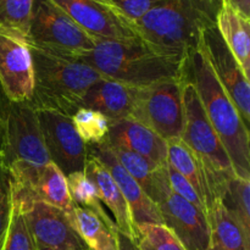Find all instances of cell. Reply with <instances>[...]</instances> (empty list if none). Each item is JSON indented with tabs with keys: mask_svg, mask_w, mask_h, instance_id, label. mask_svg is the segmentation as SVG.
I'll return each instance as SVG.
<instances>
[{
	"mask_svg": "<svg viewBox=\"0 0 250 250\" xmlns=\"http://www.w3.org/2000/svg\"><path fill=\"white\" fill-rule=\"evenodd\" d=\"M185 80L164 81L136 88L129 117L150 128L166 142L181 138L185 121Z\"/></svg>",
	"mask_w": 250,
	"mask_h": 250,
	"instance_id": "cell-9",
	"label": "cell"
},
{
	"mask_svg": "<svg viewBox=\"0 0 250 250\" xmlns=\"http://www.w3.org/2000/svg\"><path fill=\"white\" fill-rule=\"evenodd\" d=\"M136 250H187L175 233L164 224H141L136 226Z\"/></svg>",
	"mask_w": 250,
	"mask_h": 250,
	"instance_id": "cell-25",
	"label": "cell"
},
{
	"mask_svg": "<svg viewBox=\"0 0 250 250\" xmlns=\"http://www.w3.org/2000/svg\"><path fill=\"white\" fill-rule=\"evenodd\" d=\"M105 142L111 146L128 149L158 166L166 165L167 142L131 117L110 124L109 134Z\"/></svg>",
	"mask_w": 250,
	"mask_h": 250,
	"instance_id": "cell-17",
	"label": "cell"
},
{
	"mask_svg": "<svg viewBox=\"0 0 250 250\" xmlns=\"http://www.w3.org/2000/svg\"><path fill=\"white\" fill-rule=\"evenodd\" d=\"M95 41L51 0H34L26 38L28 45L78 60L94 48Z\"/></svg>",
	"mask_w": 250,
	"mask_h": 250,
	"instance_id": "cell-7",
	"label": "cell"
},
{
	"mask_svg": "<svg viewBox=\"0 0 250 250\" xmlns=\"http://www.w3.org/2000/svg\"><path fill=\"white\" fill-rule=\"evenodd\" d=\"M221 2L229 5L244 19L250 20V0H221Z\"/></svg>",
	"mask_w": 250,
	"mask_h": 250,
	"instance_id": "cell-34",
	"label": "cell"
},
{
	"mask_svg": "<svg viewBox=\"0 0 250 250\" xmlns=\"http://www.w3.org/2000/svg\"><path fill=\"white\" fill-rule=\"evenodd\" d=\"M183 111L185 121L181 139L204 168L214 204L216 200L224 199L229 183L236 177V173L226 149L208 120L194 85L187 78L183 84Z\"/></svg>",
	"mask_w": 250,
	"mask_h": 250,
	"instance_id": "cell-5",
	"label": "cell"
},
{
	"mask_svg": "<svg viewBox=\"0 0 250 250\" xmlns=\"http://www.w3.org/2000/svg\"><path fill=\"white\" fill-rule=\"evenodd\" d=\"M166 165L156 168L146 195L155 203L164 225L177 236L187 250H207L211 246V232L207 215L172 192Z\"/></svg>",
	"mask_w": 250,
	"mask_h": 250,
	"instance_id": "cell-8",
	"label": "cell"
},
{
	"mask_svg": "<svg viewBox=\"0 0 250 250\" xmlns=\"http://www.w3.org/2000/svg\"><path fill=\"white\" fill-rule=\"evenodd\" d=\"M34 87L33 61L28 44L0 33V88L11 102H31Z\"/></svg>",
	"mask_w": 250,
	"mask_h": 250,
	"instance_id": "cell-15",
	"label": "cell"
},
{
	"mask_svg": "<svg viewBox=\"0 0 250 250\" xmlns=\"http://www.w3.org/2000/svg\"><path fill=\"white\" fill-rule=\"evenodd\" d=\"M221 0H167L133 23L141 39L166 53L188 56L216 24Z\"/></svg>",
	"mask_w": 250,
	"mask_h": 250,
	"instance_id": "cell-3",
	"label": "cell"
},
{
	"mask_svg": "<svg viewBox=\"0 0 250 250\" xmlns=\"http://www.w3.org/2000/svg\"><path fill=\"white\" fill-rule=\"evenodd\" d=\"M166 164L175 168L194 188V190L198 193L200 199L207 207L208 216H209L212 199L211 195H210L209 185H208L204 168L202 167L194 153L183 143L181 138H173L167 141V160H166Z\"/></svg>",
	"mask_w": 250,
	"mask_h": 250,
	"instance_id": "cell-23",
	"label": "cell"
},
{
	"mask_svg": "<svg viewBox=\"0 0 250 250\" xmlns=\"http://www.w3.org/2000/svg\"><path fill=\"white\" fill-rule=\"evenodd\" d=\"M29 46L33 61L34 87L31 104L36 109H48L65 116L82 107L83 98L103 76L83 61L54 55Z\"/></svg>",
	"mask_w": 250,
	"mask_h": 250,
	"instance_id": "cell-4",
	"label": "cell"
},
{
	"mask_svg": "<svg viewBox=\"0 0 250 250\" xmlns=\"http://www.w3.org/2000/svg\"><path fill=\"white\" fill-rule=\"evenodd\" d=\"M66 180H67L71 199L76 205L92 210L106 221L114 222V220L109 216L106 210L103 207L98 197L97 189L83 171L70 173L66 176Z\"/></svg>",
	"mask_w": 250,
	"mask_h": 250,
	"instance_id": "cell-27",
	"label": "cell"
},
{
	"mask_svg": "<svg viewBox=\"0 0 250 250\" xmlns=\"http://www.w3.org/2000/svg\"><path fill=\"white\" fill-rule=\"evenodd\" d=\"M109 146L111 148L114 155L116 156L117 161L126 170V172L137 181L144 192H148L154 171L160 166L155 165L144 156L138 155L128 149L121 148V146Z\"/></svg>",
	"mask_w": 250,
	"mask_h": 250,
	"instance_id": "cell-28",
	"label": "cell"
},
{
	"mask_svg": "<svg viewBox=\"0 0 250 250\" xmlns=\"http://www.w3.org/2000/svg\"><path fill=\"white\" fill-rule=\"evenodd\" d=\"M83 172L97 189L100 202L104 203L114 216L119 233L133 243L136 239V225L131 209L109 171L95 156L88 153Z\"/></svg>",
	"mask_w": 250,
	"mask_h": 250,
	"instance_id": "cell-18",
	"label": "cell"
},
{
	"mask_svg": "<svg viewBox=\"0 0 250 250\" xmlns=\"http://www.w3.org/2000/svg\"><path fill=\"white\" fill-rule=\"evenodd\" d=\"M211 243L225 250H250V233L222 200H216L209 211Z\"/></svg>",
	"mask_w": 250,
	"mask_h": 250,
	"instance_id": "cell-22",
	"label": "cell"
},
{
	"mask_svg": "<svg viewBox=\"0 0 250 250\" xmlns=\"http://www.w3.org/2000/svg\"><path fill=\"white\" fill-rule=\"evenodd\" d=\"M71 226L89 250H120L119 231L115 222H109L94 211L76 205L65 212Z\"/></svg>",
	"mask_w": 250,
	"mask_h": 250,
	"instance_id": "cell-20",
	"label": "cell"
},
{
	"mask_svg": "<svg viewBox=\"0 0 250 250\" xmlns=\"http://www.w3.org/2000/svg\"><path fill=\"white\" fill-rule=\"evenodd\" d=\"M202 48L215 76L236 105L244 124L250 122V83L241 65L222 41L216 24L203 33Z\"/></svg>",
	"mask_w": 250,
	"mask_h": 250,
	"instance_id": "cell-12",
	"label": "cell"
},
{
	"mask_svg": "<svg viewBox=\"0 0 250 250\" xmlns=\"http://www.w3.org/2000/svg\"><path fill=\"white\" fill-rule=\"evenodd\" d=\"M216 28L227 48L241 65L244 75L250 77V20L237 14L221 2L216 16Z\"/></svg>",
	"mask_w": 250,
	"mask_h": 250,
	"instance_id": "cell-21",
	"label": "cell"
},
{
	"mask_svg": "<svg viewBox=\"0 0 250 250\" xmlns=\"http://www.w3.org/2000/svg\"><path fill=\"white\" fill-rule=\"evenodd\" d=\"M87 149L88 153L95 156L106 167L116 185L119 186L120 190L131 209L136 226L141 224H164L163 216L155 203L146 195V193L137 183V181L131 177L122 167L106 142L104 141L100 144L88 146Z\"/></svg>",
	"mask_w": 250,
	"mask_h": 250,
	"instance_id": "cell-16",
	"label": "cell"
},
{
	"mask_svg": "<svg viewBox=\"0 0 250 250\" xmlns=\"http://www.w3.org/2000/svg\"><path fill=\"white\" fill-rule=\"evenodd\" d=\"M83 61L103 77L134 88L164 81H183L187 56L156 49L143 39L95 41L94 48L83 54Z\"/></svg>",
	"mask_w": 250,
	"mask_h": 250,
	"instance_id": "cell-1",
	"label": "cell"
},
{
	"mask_svg": "<svg viewBox=\"0 0 250 250\" xmlns=\"http://www.w3.org/2000/svg\"><path fill=\"white\" fill-rule=\"evenodd\" d=\"M0 158L9 170L41 167L50 163L31 102L16 103L0 88Z\"/></svg>",
	"mask_w": 250,
	"mask_h": 250,
	"instance_id": "cell-6",
	"label": "cell"
},
{
	"mask_svg": "<svg viewBox=\"0 0 250 250\" xmlns=\"http://www.w3.org/2000/svg\"><path fill=\"white\" fill-rule=\"evenodd\" d=\"M167 0H107L109 5L131 23L146 16L149 11Z\"/></svg>",
	"mask_w": 250,
	"mask_h": 250,
	"instance_id": "cell-32",
	"label": "cell"
},
{
	"mask_svg": "<svg viewBox=\"0 0 250 250\" xmlns=\"http://www.w3.org/2000/svg\"><path fill=\"white\" fill-rule=\"evenodd\" d=\"M136 88L103 77L89 88L83 98L82 107L95 110L107 119L109 124L129 117Z\"/></svg>",
	"mask_w": 250,
	"mask_h": 250,
	"instance_id": "cell-19",
	"label": "cell"
},
{
	"mask_svg": "<svg viewBox=\"0 0 250 250\" xmlns=\"http://www.w3.org/2000/svg\"><path fill=\"white\" fill-rule=\"evenodd\" d=\"M81 28L98 41L138 38L133 23L100 0H51Z\"/></svg>",
	"mask_w": 250,
	"mask_h": 250,
	"instance_id": "cell-13",
	"label": "cell"
},
{
	"mask_svg": "<svg viewBox=\"0 0 250 250\" xmlns=\"http://www.w3.org/2000/svg\"><path fill=\"white\" fill-rule=\"evenodd\" d=\"M207 250H225V249L221 248V247H220V246H217V244L211 243V246H210Z\"/></svg>",
	"mask_w": 250,
	"mask_h": 250,
	"instance_id": "cell-36",
	"label": "cell"
},
{
	"mask_svg": "<svg viewBox=\"0 0 250 250\" xmlns=\"http://www.w3.org/2000/svg\"><path fill=\"white\" fill-rule=\"evenodd\" d=\"M186 78L194 85L208 120L229 154L236 176L250 180L249 128L215 76L202 43L187 56Z\"/></svg>",
	"mask_w": 250,
	"mask_h": 250,
	"instance_id": "cell-2",
	"label": "cell"
},
{
	"mask_svg": "<svg viewBox=\"0 0 250 250\" xmlns=\"http://www.w3.org/2000/svg\"><path fill=\"white\" fill-rule=\"evenodd\" d=\"M36 110L44 146L51 163L65 176L84 170L88 149L76 132L72 119L53 110Z\"/></svg>",
	"mask_w": 250,
	"mask_h": 250,
	"instance_id": "cell-10",
	"label": "cell"
},
{
	"mask_svg": "<svg viewBox=\"0 0 250 250\" xmlns=\"http://www.w3.org/2000/svg\"><path fill=\"white\" fill-rule=\"evenodd\" d=\"M165 167H166V175H167L168 185H170L172 192L176 193L177 195H180V197L183 198L185 200H187V202L190 203L192 205H194V207L198 208L199 210H202L208 217L207 207H205V204L203 203V200L200 199L198 193L194 190V188L189 185V182H188L182 175H180L175 168L171 167L170 165L166 164Z\"/></svg>",
	"mask_w": 250,
	"mask_h": 250,
	"instance_id": "cell-33",
	"label": "cell"
},
{
	"mask_svg": "<svg viewBox=\"0 0 250 250\" xmlns=\"http://www.w3.org/2000/svg\"><path fill=\"white\" fill-rule=\"evenodd\" d=\"M100 1H103V2H106V4H109V2H107V0H100Z\"/></svg>",
	"mask_w": 250,
	"mask_h": 250,
	"instance_id": "cell-38",
	"label": "cell"
},
{
	"mask_svg": "<svg viewBox=\"0 0 250 250\" xmlns=\"http://www.w3.org/2000/svg\"><path fill=\"white\" fill-rule=\"evenodd\" d=\"M222 202L227 209L236 215L244 229L250 233V180L236 176L229 183Z\"/></svg>",
	"mask_w": 250,
	"mask_h": 250,
	"instance_id": "cell-29",
	"label": "cell"
},
{
	"mask_svg": "<svg viewBox=\"0 0 250 250\" xmlns=\"http://www.w3.org/2000/svg\"><path fill=\"white\" fill-rule=\"evenodd\" d=\"M14 205L12 177L9 167L0 158V250H2L9 229Z\"/></svg>",
	"mask_w": 250,
	"mask_h": 250,
	"instance_id": "cell-31",
	"label": "cell"
},
{
	"mask_svg": "<svg viewBox=\"0 0 250 250\" xmlns=\"http://www.w3.org/2000/svg\"><path fill=\"white\" fill-rule=\"evenodd\" d=\"M119 246H120V250H136L134 246L132 244L131 241L124 237L122 234L119 233Z\"/></svg>",
	"mask_w": 250,
	"mask_h": 250,
	"instance_id": "cell-35",
	"label": "cell"
},
{
	"mask_svg": "<svg viewBox=\"0 0 250 250\" xmlns=\"http://www.w3.org/2000/svg\"><path fill=\"white\" fill-rule=\"evenodd\" d=\"M12 192L20 199L37 200L68 212L73 207L66 176L50 163L41 167H20L10 170Z\"/></svg>",
	"mask_w": 250,
	"mask_h": 250,
	"instance_id": "cell-14",
	"label": "cell"
},
{
	"mask_svg": "<svg viewBox=\"0 0 250 250\" xmlns=\"http://www.w3.org/2000/svg\"><path fill=\"white\" fill-rule=\"evenodd\" d=\"M34 0H0V33L26 42Z\"/></svg>",
	"mask_w": 250,
	"mask_h": 250,
	"instance_id": "cell-24",
	"label": "cell"
},
{
	"mask_svg": "<svg viewBox=\"0 0 250 250\" xmlns=\"http://www.w3.org/2000/svg\"><path fill=\"white\" fill-rule=\"evenodd\" d=\"M37 250H50V249H46V248H37Z\"/></svg>",
	"mask_w": 250,
	"mask_h": 250,
	"instance_id": "cell-37",
	"label": "cell"
},
{
	"mask_svg": "<svg viewBox=\"0 0 250 250\" xmlns=\"http://www.w3.org/2000/svg\"><path fill=\"white\" fill-rule=\"evenodd\" d=\"M71 119L76 132L87 146L103 143L109 134V121L95 110L81 107Z\"/></svg>",
	"mask_w": 250,
	"mask_h": 250,
	"instance_id": "cell-26",
	"label": "cell"
},
{
	"mask_svg": "<svg viewBox=\"0 0 250 250\" xmlns=\"http://www.w3.org/2000/svg\"><path fill=\"white\" fill-rule=\"evenodd\" d=\"M2 250H37L32 234L29 232L23 210L17 200L14 199L11 220L7 229L6 239Z\"/></svg>",
	"mask_w": 250,
	"mask_h": 250,
	"instance_id": "cell-30",
	"label": "cell"
},
{
	"mask_svg": "<svg viewBox=\"0 0 250 250\" xmlns=\"http://www.w3.org/2000/svg\"><path fill=\"white\" fill-rule=\"evenodd\" d=\"M23 210L37 248L50 250H89L71 226L62 210L37 200L15 197Z\"/></svg>",
	"mask_w": 250,
	"mask_h": 250,
	"instance_id": "cell-11",
	"label": "cell"
}]
</instances>
